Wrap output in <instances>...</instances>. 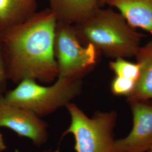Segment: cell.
Wrapping results in <instances>:
<instances>
[{
	"label": "cell",
	"mask_w": 152,
	"mask_h": 152,
	"mask_svg": "<svg viewBox=\"0 0 152 152\" xmlns=\"http://www.w3.org/2000/svg\"><path fill=\"white\" fill-rule=\"evenodd\" d=\"M56 24L54 14L49 8L0 32L9 80L18 84L26 79L44 83L56 80Z\"/></svg>",
	"instance_id": "1"
},
{
	"label": "cell",
	"mask_w": 152,
	"mask_h": 152,
	"mask_svg": "<svg viewBox=\"0 0 152 152\" xmlns=\"http://www.w3.org/2000/svg\"><path fill=\"white\" fill-rule=\"evenodd\" d=\"M75 26L81 44H91L99 52L112 58L135 56L141 36L119 13L99 9L92 16Z\"/></svg>",
	"instance_id": "2"
},
{
	"label": "cell",
	"mask_w": 152,
	"mask_h": 152,
	"mask_svg": "<svg viewBox=\"0 0 152 152\" xmlns=\"http://www.w3.org/2000/svg\"><path fill=\"white\" fill-rule=\"evenodd\" d=\"M82 85L81 79L58 77L50 86H42L36 80L26 79L6 92L4 97L8 103L41 118L71 103L81 92Z\"/></svg>",
	"instance_id": "3"
},
{
	"label": "cell",
	"mask_w": 152,
	"mask_h": 152,
	"mask_svg": "<svg viewBox=\"0 0 152 152\" xmlns=\"http://www.w3.org/2000/svg\"><path fill=\"white\" fill-rule=\"evenodd\" d=\"M65 107L71 122L60 141L71 134L74 137L76 152H114L116 112H96L90 118L75 104L71 102Z\"/></svg>",
	"instance_id": "4"
},
{
	"label": "cell",
	"mask_w": 152,
	"mask_h": 152,
	"mask_svg": "<svg viewBox=\"0 0 152 152\" xmlns=\"http://www.w3.org/2000/svg\"><path fill=\"white\" fill-rule=\"evenodd\" d=\"M54 54L58 77L81 79L97 64L99 51L91 44H81L74 26L57 22Z\"/></svg>",
	"instance_id": "5"
},
{
	"label": "cell",
	"mask_w": 152,
	"mask_h": 152,
	"mask_svg": "<svg viewBox=\"0 0 152 152\" xmlns=\"http://www.w3.org/2000/svg\"><path fill=\"white\" fill-rule=\"evenodd\" d=\"M15 132L41 147L48 140V125L32 112L8 103L0 94V127Z\"/></svg>",
	"instance_id": "6"
},
{
	"label": "cell",
	"mask_w": 152,
	"mask_h": 152,
	"mask_svg": "<svg viewBox=\"0 0 152 152\" xmlns=\"http://www.w3.org/2000/svg\"><path fill=\"white\" fill-rule=\"evenodd\" d=\"M133 127L124 138L114 141V152H145L152 148V103L130 102Z\"/></svg>",
	"instance_id": "7"
},
{
	"label": "cell",
	"mask_w": 152,
	"mask_h": 152,
	"mask_svg": "<svg viewBox=\"0 0 152 152\" xmlns=\"http://www.w3.org/2000/svg\"><path fill=\"white\" fill-rule=\"evenodd\" d=\"M58 23L75 26L100 8L99 0H48Z\"/></svg>",
	"instance_id": "8"
},
{
	"label": "cell",
	"mask_w": 152,
	"mask_h": 152,
	"mask_svg": "<svg viewBox=\"0 0 152 152\" xmlns=\"http://www.w3.org/2000/svg\"><path fill=\"white\" fill-rule=\"evenodd\" d=\"M107 4L118 9L131 27L152 34V0H108Z\"/></svg>",
	"instance_id": "9"
},
{
	"label": "cell",
	"mask_w": 152,
	"mask_h": 152,
	"mask_svg": "<svg viewBox=\"0 0 152 152\" xmlns=\"http://www.w3.org/2000/svg\"><path fill=\"white\" fill-rule=\"evenodd\" d=\"M135 56L140 66V74L135 89L128 101L152 99V42L139 49Z\"/></svg>",
	"instance_id": "10"
},
{
	"label": "cell",
	"mask_w": 152,
	"mask_h": 152,
	"mask_svg": "<svg viewBox=\"0 0 152 152\" xmlns=\"http://www.w3.org/2000/svg\"><path fill=\"white\" fill-rule=\"evenodd\" d=\"M36 9L37 0H0V32L25 21Z\"/></svg>",
	"instance_id": "11"
},
{
	"label": "cell",
	"mask_w": 152,
	"mask_h": 152,
	"mask_svg": "<svg viewBox=\"0 0 152 152\" xmlns=\"http://www.w3.org/2000/svg\"><path fill=\"white\" fill-rule=\"evenodd\" d=\"M109 66L117 76L128 78L136 82L139 78L140 66L137 63H134L122 58H119L111 61Z\"/></svg>",
	"instance_id": "12"
},
{
	"label": "cell",
	"mask_w": 152,
	"mask_h": 152,
	"mask_svg": "<svg viewBox=\"0 0 152 152\" xmlns=\"http://www.w3.org/2000/svg\"><path fill=\"white\" fill-rule=\"evenodd\" d=\"M136 82L128 78L115 76L110 85L111 92L115 95L130 96L134 91Z\"/></svg>",
	"instance_id": "13"
},
{
	"label": "cell",
	"mask_w": 152,
	"mask_h": 152,
	"mask_svg": "<svg viewBox=\"0 0 152 152\" xmlns=\"http://www.w3.org/2000/svg\"><path fill=\"white\" fill-rule=\"evenodd\" d=\"M9 80L6 69L4 54L0 36V94H2L5 91L7 82Z\"/></svg>",
	"instance_id": "14"
},
{
	"label": "cell",
	"mask_w": 152,
	"mask_h": 152,
	"mask_svg": "<svg viewBox=\"0 0 152 152\" xmlns=\"http://www.w3.org/2000/svg\"><path fill=\"white\" fill-rule=\"evenodd\" d=\"M6 149V146L5 141L4 140L3 136L2 134L0 133V152H2L4 151Z\"/></svg>",
	"instance_id": "15"
},
{
	"label": "cell",
	"mask_w": 152,
	"mask_h": 152,
	"mask_svg": "<svg viewBox=\"0 0 152 152\" xmlns=\"http://www.w3.org/2000/svg\"><path fill=\"white\" fill-rule=\"evenodd\" d=\"M42 152H59V150L58 149V150H53L51 149H45Z\"/></svg>",
	"instance_id": "16"
},
{
	"label": "cell",
	"mask_w": 152,
	"mask_h": 152,
	"mask_svg": "<svg viewBox=\"0 0 152 152\" xmlns=\"http://www.w3.org/2000/svg\"><path fill=\"white\" fill-rule=\"evenodd\" d=\"M108 0H99V2H100V5L102 6L104 5L105 4H107V2Z\"/></svg>",
	"instance_id": "17"
},
{
	"label": "cell",
	"mask_w": 152,
	"mask_h": 152,
	"mask_svg": "<svg viewBox=\"0 0 152 152\" xmlns=\"http://www.w3.org/2000/svg\"><path fill=\"white\" fill-rule=\"evenodd\" d=\"M147 152H152V148H151Z\"/></svg>",
	"instance_id": "18"
}]
</instances>
